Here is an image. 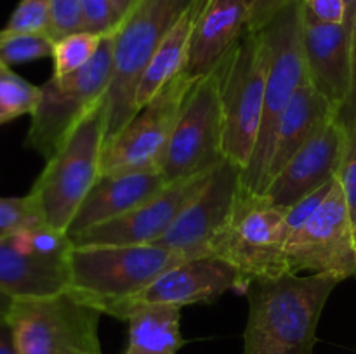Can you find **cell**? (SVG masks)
Wrapping results in <instances>:
<instances>
[{
  "instance_id": "obj_1",
  "label": "cell",
  "mask_w": 356,
  "mask_h": 354,
  "mask_svg": "<svg viewBox=\"0 0 356 354\" xmlns=\"http://www.w3.org/2000/svg\"><path fill=\"white\" fill-rule=\"evenodd\" d=\"M341 280L332 274L284 273L247 285L243 354H312L323 307Z\"/></svg>"
},
{
  "instance_id": "obj_2",
  "label": "cell",
  "mask_w": 356,
  "mask_h": 354,
  "mask_svg": "<svg viewBox=\"0 0 356 354\" xmlns=\"http://www.w3.org/2000/svg\"><path fill=\"white\" fill-rule=\"evenodd\" d=\"M181 260L183 255L159 245L73 246L68 290L103 314L117 318L129 298Z\"/></svg>"
},
{
  "instance_id": "obj_3",
  "label": "cell",
  "mask_w": 356,
  "mask_h": 354,
  "mask_svg": "<svg viewBox=\"0 0 356 354\" xmlns=\"http://www.w3.org/2000/svg\"><path fill=\"white\" fill-rule=\"evenodd\" d=\"M106 149V97L86 115L47 160L30 189L42 221L68 231L80 203L101 177Z\"/></svg>"
},
{
  "instance_id": "obj_4",
  "label": "cell",
  "mask_w": 356,
  "mask_h": 354,
  "mask_svg": "<svg viewBox=\"0 0 356 354\" xmlns=\"http://www.w3.org/2000/svg\"><path fill=\"white\" fill-rule=\"evenodd\" d=\"M193 0H139L113 33V71L106 92V146L136 115V92L156 49Z\"/></svg>"
},
{
  "instance_id": "obj_5",
  "label": "cell",
  "mask_w": 356,
  "mask_h": 354,
  "mask_svg": "<svg viewBox=\"0 0 356 354\" xmlns=\"http://www.w3.org/2000/svg\"><path fill=\"white\" fill-rule=\"evenodd\" d=\"M259 33L268 49L264 110L252 158L242 172L243 186L254 193H263L266 186L278 120L294 94L309 82L302 44L301 0L280 10Z\"/></svg>"
},
{
  "instance_id": "obj_6",
  "label": "cell",
  "mask_w": 356,
  "mask_h": 354,
  "mask_svg": "<svg viewBox=\"0 0 356 354\" xmlns=\"http://www.w3.org/2000/svg\"><path fill=\"white\" fill-rule=\"evenodd\" d=\"M216 71L225 124V158L245 169L259 135L266 90L268 49L259 31H245Z\"/></svg>"
},
{
  "instance_id": "obj_7",
  "label": "cell",
  "mask_w": 356,
  "mask_h": 354,
  "mask_svg": "<svg viewBox=\"0 0 356 354\" xmlns=\"http://www.w3.org/2000/svg\"><path fill=\"white\" fill-rule=\"evenodd\" d=\"M113 71V33L104 35L89 65L70 75H52L40 85L26 146L47 162L89 111L106 97Z\"/></svg>"
},
{
  "instance_id": "obj_8",
  "label": "cell",
  "mask_w": 356,
  "mask_h": 354,
  "mask_svg": "<svg viewBox=\"0 0 356 354\" xmlns=\"http://www.w3.org/2000/svg\"><path fill=\"white\" fill-rule=\"evenodd\" d=\"M101 316L66 290L14 298L7 319L19 354H103L97 333Z\"/></svg>"
},
{
  "instance_id": "obj_9",
  "label": "cell",
  "mask_w": 356,
  "mask_h": 354,
  "mask_svg": "<svg viewBox=\"0 0 356 354\" xmlns=\"http://www.w3.org/2000/svg\"><path fill=\"white\" fill-rule=\"evenodd\" d=\"M285 210L264 194L243 186L232 221L212 246V255L236 267L242 278V294L252 280L287 273Z\"/></svg>"
},
{
  "instance_id": "obj_10",
  "label": "cell",
  "mask_w": 356,
  "mask_h": 354,
  "mask_svg": "<svg viewBox=\"0 0 356 354\" xmlns=\"http://www.w3.org/2000/svg\"><path fill=\"white\" fill-rule=\"evenodd\" d=\"M225 124L219 99L218 71L195 80L183 101L167 142L160 172L167 183L211 172L225 160Z\"/></svg>"
},
{
  "instance_id": "obj_11",
  "label": "cell",
  "mask_w": 356,
  "mask_h": 354,
  "mask_svg": "<svg viewBox=\"0 0 356 354\" xmlns=\"http://www.w3.org/2000/svg\"><path fill=\"white\" fill-rule=\"evenodd\" d=\"M284 262L287 273L356 278L355 224L337 179L320 207L287 238Z\"/></svg>"
},
{
  "instance_id": "obj_12",
  "label": "cell",
  "mask_w": 356,
  "mask_h": 354,
  "mask_svg": "<svg viewBox=\"0 0 356 354\" xmlns=\"http://www.w3.org/2000/svg\"><path fill=\"white\" fill-rule=\"evenodd\" d=\"M195 80L183 71L163 85L106 146L101 174L160 170L177 115Z\"/></svg>"
},
{
  "instance_id": "obj_13",
  "label": "cell",
  "mask_w": 356,
  "mask_h": 354,
  "mask_svg": "<svg viewBox=\"0 0 356 354\" xmlns=\"http://www.w3.org/2000/svg\"><path fill=\"white\" fill-rule=\"evenodd\" d=\"M242 172V167L232 160L225 158L216 165L204 189L153 245L172 250L184 259L212 255V246L232 221L243 189Z\"/></svg>"
},
{
  "instance_id": "obj_14",
  "label": "cell",
  "mask_w": 356,
  "mask_h": 354,
  "mask_svg": "<svg viewBox=\"0 0 356 354\" xmlns=\"http://www.w3.org/2000/svg\"><path fill=\"white\" fill-rule=\"evenodd\" d=\"M211 172L170 183L129 214L70 236L73 246L153 245L169 231L181 212L204 189Z\"/></svg>"
},
{
  "instance_id": "obj_15",
  "label": "cell",
  "mask_w": 356,
  "mask_h": 354,
  "mask_svg": "<svg viewBox=\"0 0 356 354\" xmlns=\"http://www.w3.org/2000/svg\"><path fill=\"white\" fill-rule=\"evenodd\" d=\"M229 290L242 292V278L236 267L214 255L184 259L160 274L143 292L129 298L118 311V319H127L143 305L209 304Z\"/></svg>"
},
{
  "instance_id": "obj_16",
  "label": "cell",
  "mask_w": 356,
  "mask_h": 354,
  "mask_svg": "<svg viewBox=\"0 0 356 354\" xmlns=\"http://www.w3.org/2000/svg\"><path fill=\"white\" fill-rule=\"evenodd\" d=\"M346 144V125L334 117L277 174L261 194L289 208L336 179Z\"/></svg>"
},
{
  "instance_id": "obj_17",
  "label": "cell",
  "mask_w": 356,
  "mask_h": 354,
  "mask_svg": "<svg viewBox=\"0 0 356 354\" xmlns=\"http://www.w3.org/2000/svg\"><path fill=\"white\" fill-rule=\"evenodd\" d=\"M351 37L353 30L344 23H320L302 14L308 80L336 108L337 113L350 94Z\"/></svg>"
},
{
  "instance_id": "obj_18",
  "label": "cell",
  "mask_w": 356,
  "mask_h": 354,
  "mask_svg": "<svg viewBox=\"0 0 356 354\" xmlns=\"http://www.w3.org/2000/svg\"><path fill=\"white\" fill-rule=\"evenodd\" d=\"M165 186H169V183L156 169L101 174L80 203L66 233L68 236H75L94 226L122 217L155 196Z\"/></svg>"
},
{
  "instance_id": "obj_19",
  "label": "cell",
  "mask_w": 356,
  "mask_h": 354,
  "mask_svg": "<svg viewBox=\"0 0 356 354\" xmlns=\"http://www.w3.org/2000/svg\"><path fill=\"white\" fill-rule=\"evenodd\" d=\"M247 31L243 0H198L184 73L193 78L209 75Z\"/></svg>"
},
{
  "instance_id": "obj_20",
  "label": "cell",
  "mask_w": 356,
  "mask_h": 354,
  "mask_svg": "<svg viewBox=\"0 0 356 354\" xmlns=\"http://www.w3.org/2000/svg\"><path fill=\"white\" fill-rule=\"evenodd\" d=\"M334 117H337L336 108L312 83H305L278 120L266 184Z\"/></svg>"
},
{
  "instance_id": "obj_21",
  "label": "cell",
  "mask_w": 356,
  "mask_h": 354,
  "mask_svg": "<svg viewBox=\"0 0 356 354\" xmlns=\"http://www.w3.org/2000/svg\"><path fill=\"white\" fill-rule=\"evenodd\" d=\"M70 288L68 260L24 253L13 235L0 238V290L13 298L49 297Z\"/></svg>"
},
{
  "instance_id": "obj_22",
  "label": "cell",
  "mask_w": 356,
  "mask_h": 354,
  "mask_svg": "<svg viewBox=\"0 0 356 354\" xmlns=\"http://www.w3.org/2000/svg\"><path fill=\"white\" fill-rule=\"evenodd\" d=\"M129 323V342L122 354H177L186 344L181 335V307L143 305Z\"/></svg>"
},
{
  "instance_id": "obj_23",
  "label": "cell",
  "mask_w": 356,
  "mask_h": 354,
  "mask_svg": "<svg viewBox=\"0 0 356 354\" xmlns=\"http://www.w3.org/2000/svg\"><path fill=\"white\" fill-rule=\"evenodd\" d=\"M197 2L193 0L188 7L186 12L181 16L172 26V30L167 33L160 47L156 49L152 62L146 68L141 82L136 92V110H141L152 97L156 96L163 85L170 82L174 76L184 71V66L188 61V49H190L191 30H193L195 16H197ZM136 111V113H138Z\"/></svg>"
},
{
  "instance_id": "obj_24",
  "label": "cell",
  "mask_w": 356,
  "mask_h": 354,
  "mask_svg": "<svg viewBox=\"0 0 356 354\" xmlns=\"http://www.w3.org/2000/svg\"><path fill=\"white\" fill-rule=\"evenodd\" d=\"M40 101V87L33 85L0 61V125L31 115Z\"/></svg>"
},
{
  "instance_id": "obj_25",
  "label": "cell",
  "mask_w": 356,
  "mask_h": 354,
  "mask_svg": "<svg viewBox=\"0 0 356 354\" xmlns=\"http://www.w3.org/2000/svg\"><path fill=\"white\" fill-rule=\"evenodd\" d=\"M104 35L90 33V31H76L66 37L54 40L52 47V62L54 71L52 75L63 76L79 71L86 65H89L96 56Z\"/></svg>"
},
{
  "instance_id": "obj_26",
  "label": "cell",
  "mask_w": 356,
  "mask_h": 354,
  "mask_svg": "<svg viewBox=\"0 0 356 354\" xmlns=\"http://www.w3.org/2000/svg\"><path fill=\"white\" fill-rule=\"evenodd\" d=\"M54 40L47 33H19L0 30V61L21 65L35 59L51 58Z\"/></svg>"
},
{
  "instance_id": "obj_27",
  "label": "cell",
  "mask_w": 356,
  "mask_h": 354,
  "mask_svg": "<svg viewBox=\"0 0 356 354\" xmlns=\"http://www.w3.org/2000/svg\"><path fill=\"white\" fill-rule=\"evenodd\" d=\"M42 215L30 194L24 196H0V238L10 236L21 229L42 224Z\"/></svg>"
},
{
  "instance_id": "obj_28",
  "label": "cell",
  "mask_w": 356,
  "mask_h": 354,
  "mask_svg": "<svg viewBox=\"0 0 356 354\" xmlns=\"http://www.w3.org/2000/svg\"><path fill=\"white\" fill-rule=\"evenodd\" d=\"M49 24H51V0H19L3 30L49 35Z\"/></svg>"
},
{
  "instance_id": "obj_29",
  "label": "cell",
  "mask_w": 356,
  "mask_h": 354,
  "mask_svg": "<svg viewBox=\"0 0 356 354\" xmlns=\"http://www.w3.org/2000/svg\"><path fill=\"white\" fill-rule=\"evenodd\" d=\"M83 30L86 26H83L82 0H51L49 37L52 40H59L66 35Z\"/></svg>"
},
{
  "instance_id": "obj_30",
  "label": "cell",
  "mask_w": 356,
  "mask_h": 354,
  "mask_svg": "<svg viewBox=\"0 0 356 354\" xmlns=\"http://www.w3.org/2000/svg\"><path fill=\"white\" fill-rule=\"evenodd\" d=\"M336 179L346 198L351 221L356 226V121L346 125V144Z\"/></svg>"
},
{
  "instance_id": "obj_31",
  "label": "cell",
  "mask_w": 356,
  "mask_h": 354,
  "mask_svg": "<svg viewBox=\"0 0 356 354\" xmlns=\"http://www.w3.org/2000/svg\"><path fill=\"white\" fill-rule=\"evenodd\" d=\"M83 26L86 31L97 35H111L120 26L111 0H82Z\"/></svg>"
},
{
  "instance_id": "obj_32",
  "label": "cell",
  "mask_w": 356,
  "mask_h": 354,
  "mask_svg": "<svg viewBox=\"0 0 356 354\" xmlns=\"http://www.w3.org/2000/svg\"><path fill=\"white\" fill-rule=\"evenodd\" d=\"M247 9V31H259L280 10L298 0H243Z\"/></svg>"
},
{
  "instance_id": "obj_33",
  "label": "cell",
  "mask_w": 356,
  "mask_h": 354,
  "mask_svg": "<svg viewBox=\"0 0 356 354\" xmlns=\"http://www.w3.org/2000/svg\"><path fill=\"white\" fill-rule=\"evenodd\" d=\"M302 14L320 23L343 24L346 21L344 0H301Z\"/></svg>"
},
{
  "instance_id": "obj_34",
  "label": "cell",
  "mask_w": 356,
  "mask_h": 354,
  "mask_svg": "<svg viewBox=\"0 0 356 354\" xmlns=\"http://www.w3.org/2000/svg\"><path fill=\"white\" fill-rule=\"evenodd\" d=\"M337 118L344 125L355 124L356 121V17L353 23V37H351V83L350 94H348L346 103L337 113Z\"/></svg>"
},
{
  "instance_id": "obj_35",
  "label": "cell",
  "mask_w": 356,
  "mask_h": 354,
  "mask_svg": "<svg viewBox=\"0 0 356 354\" xmlns=\"http://www.w3.org/2000/svg\"><path fill=\"white\" fill-rule=\"evenodd\" d=\"M0 354H19L14 332L7 318H0Z\"/></svg>"
},
{
  "instance_id": "obj_36",
  "label": "cell",
  "mask_w": 356,
  "mask_h": 354,
  "mask_svg": "<svg viewBox=\"0 0 356 354\" xmlns=\"http://www.w3.org/2000/svg\"><path fill=\"white\" fill-rule=\"evenodd\" d=\"M111 3H113L115 12H117L118 19H120L122 23V21L134 10V7L138 6L139 0H111Z\"/></svg>"
},
{
  "instance_id": "obj_37",
  "label": "cell",
  "mask_w": 356,
  "mask_h": 354,
  "mask_svg": "<svg viewBox=\"0 0 356 354\" xmlns=\"http://www.w3.org/2000/svg\"><path fill=\"white\" fill-rule=\"evenodd\" d=\"M344 6H346V21H344V24L353 30V23L356 17V0H344Z\"/></svg>"
},
{
  "instance_id": "obj_38",
  "label": "cell",
  "mask_w": 356,
  "mask_h": 354,
  "mask_svg": "<svg viewBox=\"0 0 356 354\" xmlns=\"http://www.w3.org/2000/svg\"><path fill=\"white\" fill-rule=\"evenodd\" d=\"M13 302H14V298L10 297V295H7L6 292L0 290V318H7Z\"/></svg>"
},
{
  "instance_id": "obj_39",
  "label": "cell",
  "mask_w": 356,
  "mask_h": 354,
  "mask_svg": "<svg viewBox=\"0 0 356 354\" xmlns=\"http://www.w3.org/2000/svg\"><path fill=\"white\" fill-rule=\"evenodd\" d=\"M355 246H356V226H355Z\"/></svg>"
}]
</instances>
